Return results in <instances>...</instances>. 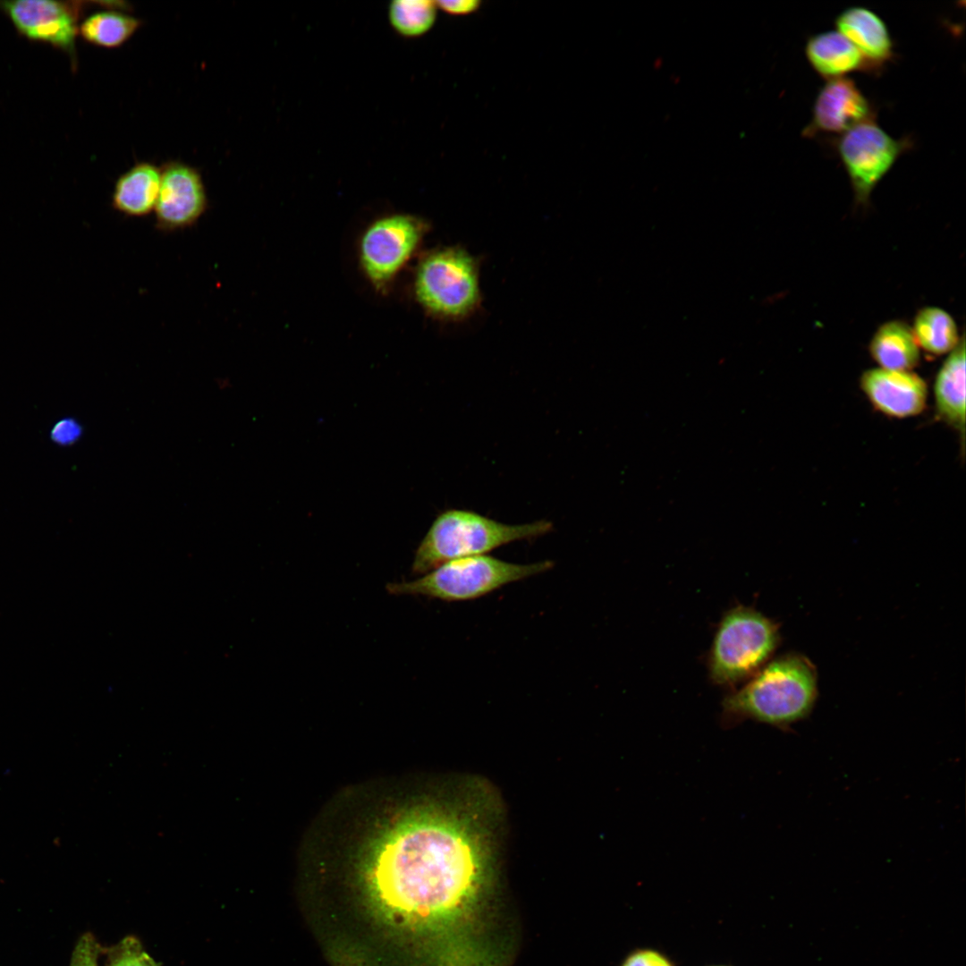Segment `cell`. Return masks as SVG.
Returning <instances> with one entry per match:
<instances>
[{"label":"cell","instance_id":"7","mask_svg":"<svg viewBox=\"0 0 966 966\" xmlns=\"http://www.w3.org/2000/svg\"><path fill=\"white\" fill-rule=\"evenodd\" d=\"M911 145L910 138L895 140L891 137L875 119L841 134L836 149L857 203L869 201L877 183Z\"/></svg>","mask_w":966,"mask_h":966},{"label":"cell","instance_id":"1","mask_svg":"<svg viewBox=\"0 0 966 966\" xmlns=\"http://www.w3.org/2000/svg\"><path fill=\"white\" fill-rule=\"evenodd\" d=\"M479 823L460 807L418 806L383 829L369 851L372 894L435 942L440 966H493L476 936L491 874Z\"/></svg>","mask_w":966,"mask_h":966},{"label":"cell","instance_id":"15","mask_svg":"<svg viewBox=\"0 0 966 966\" xmlns=\"http://www.w3.org/2000/svg\"><path fill=\"white\" fill-rule=\"evenodd\" d=\"M805 55L811 67L827 80L845 77L853 72H870L857 47L837 30L810 36Z\"/></svg>","mask_w":966,"mask_h":966},{"label":"cell","instance_id":"2","mask_svg":"<svg viewBox=\"0 0 966 966\" xmlns=\"http://www.w3.org/2000/svg\"><path fill=\"white\" fill-rule=\"evenodd\" d=\"M818 696L817 674L806 657L788 654L757 672L722 702L721 723L733 727L746 720L783 731L807 718Z\"/></svg>","mask_w":966,"mask_h":966},{"label":"cell","instance_id":"21","mask_svg":"<svg viewBox=\"0 0 966 966\" xmlns=\"http://www.w3.org/2000/svg\"><path fill=\"white\" fill-rule=\"evenodd\" d=\"M107 959V966H157L140 941L132 936L123 938L112 946L108 950Z\"/></svg>","mask_w":966,"mask_h":966},{"label":"cell","instance_id":"9","mask_svg":"<svg viewBox=\"0 0 966 966\" xmlns=\"http://www.w3.org/2000/svg\"><path fill=\"white\" fill-rule=\"evenodd\" d=\"M207 207V192L199 172L181 161L165 164L154 209L157 228L174 231L190 227Z\"/></svg>","mask_w":966,"mask_h":966},{"label":"cell","instance_id":"23","mask_svg":"<svg viewBox=\"0 0 966 966\" xmlns=\"http://www.w3.org/2000/svg\"><path fill=\"white\" fill-rule=\"evenodd\" d=\"M621 966H675L662 952L649 947L637 948L628 953Z\"/></svg>","mask_w":966,"mask_h":966},{"label":"cell","instance_id":"13","mask_svg":"<svg viewBox=\"0 0 966 966\" xmlns=\"http://www.w3.org/2000/svg\"><path fill=\"white\" fill-rule=\"evenodd\" d=\"M837 31L861 53L871 72L894 58V43L885 21L873 11L862 6L843 10L835 19Z\"/></svg>","mask_w":966,"mask_h":966},{"label":"cell","instance_id":"5","mask_svg":"<svg viewBox=\"0 0 966 966\" xmlns=\"http://www.w3.org/2000/svg\"><path fill=\"white\" fill-rule=\"evenodd\" d=\"M779 642L778 626L753 608L738 606L720 621L709 652L710 679L734 687L751 678Z\"/></svg>","mask_w":966,"mask_h":966},{"label":"cell","instance_id":"6","mask_svg":"<svg viewBox=\"0 0 966 966\" xmlns=\"http://www.w3.org/2000/svg\"><path fill=\"white\" fill-rule=\"evenodd\" d=\"M415 288L420 303L431 313L445 318H463L480 301L477 264L459 248L427 256L419 267Z\"/></svg>","mask_w":966,"mask_h":966},{"label":"cell","instance_id":"16","mask_svg":"<svg viewBox=\"0 0 966 966\" xmlns=\"http://www.w3.org/2000/svg\"><path fill=\"white\" fill-rule=\"evenodd\" d=\"M161 181V168L140 162L117 179L112 194V206L119 213L133 217L154 211Z\"/></svg>","mask_w":966,"mask_h":966},{"label":"cell","instance_id":"17","mask_svg":"<svg viewBox=\"0 0 966 966\" xmlns=\"http://www.w3.org/2000/svg\"><path fill=\"white\" fill-rule=\"evenodd\" d=\"M869 352L878 368L884 369L912 371L920 360V349L911 326L902 320L882 324L869 342Z\"/></svg>","mask_w":966,"mask_h":966},{"label":"cell","instance_id":"22","mask_svg":"<svg viewBox=\"0 0 966 966\" xmlns=\"http://www.w3.org/2000/svg\"><path fill=\"white\" fill-rule=\"evenodd\" d=\"M101 947L90 933L81 936L72 952L71 966H97Z\"/></svg>","mask_w":966,"mask_h":966},{"label":"cell","instance_id":"26","mask_svg":"<svg viewBox=\"0 0 966 966\" xmlns=\"http://www.w3.org/2000/svg\"><path fill=\"white\" fill-rule=\"evenodd\" d=\"M709 966H729V965H709Z\"/></svg>","mask_w":966,"mask_h":966},{"label":"cell","instance_id":"10","mask_svg":"<svg viewBox=\"0 0 966 966\" xmlns=\"http://www.w3.org/2000/svg\"><path fill=\"white\" fill-rule=\"evenodd\" d=\"M72 3L20 0L0 2V8L22 36L48 43L71 55L75 52L79 8Z\"/></svg>","mask_w":966,"mask_h":966},{"label":"cell","instance_id":"12","mask_svg":"<svg viewBox=\"0 0 966 966\" xmlns=\"http://www.w3.org/2000/svg\"><path fill=\"white\" fill-rule=\"evenodd\" d=\"M859 383L872 407L886 417H915L927 407L928 385L913 371L869 369L860 375Z\"/></svg>","mask_w":966,"mask_h":966},{"label":"cell","instance_id":"11","mask_svg":"<svg viewBox=\"0 0 966 966\" xmlns=\"http://www.w3.org/2000/svg\"><path fill=\"white\" fill-rule=\"evenodd\" d=\"M872 119H875L873 106L855 82L846 77L833 79L819 89L810 122L802 135L808 138L820 133L841 135Z\"/></svg>","mask_w":966,"mask_h":966},{"label":"cell","instance_id":"4","mask_svg":"<svg viewBox=\"0 0 966 966\" xmlns=\"http://www.w3.org/2000/svg\"><path fill=\"white\" fill-rule=\"evenodd\" d=\"M550 560L513 564L487 555L448 561L411 581L390 582L396 596H423L446 602L473 600L500 588L551 570Z\"/></svg>","mask_w":966,"mask_h":966},{"label":"cell","instance_id":"24","mask_svg":"<svg viewBox=\"0 0 966 966\" xmlns=\"http://www.w3.org/2000/svg\"><path fill=\"white\" fill-rule=\"evenodd\" d=\"M82 428L80 423L71 418L57 421L53 427L50 436L52 440L60 445H69L75 443L81 436Z\"/></svg>","mask_w":966,"mask_h":966},{"label":"cell","instance_id":"18","mask_svg":"<svg viewBox=\"0 0 966 966\" xmlns=\"http://www.w3.org/2000/svg\"><path fill=\"white\" fill-rule=\"evenodd\" d=\"M911 329L919 349L932 355L950 353L961 340L955 320L939 307L920 309Z\"/></svg>","mask_w":966,"mask_h":966},{"label":"cell","instance_id":"3","mask_svg":"<svg viewBox=\"0 0 966 966\" xmlns=\"http://www.w3.org/2000/svg\"><path fill=\"white\" fill-rule=\"evenodd\" d=\"M552 529V522L545 520L513 525L467 510H448L436 517L421 540L411 572L425 574L448 561L486 555L514 541L541 537Z\"/></svg>","mask_w":966,"mask_h":966},{"label":"cell","instance_id":"14","mask_svg":"<svg viewBox=\"0 0 966 966\" xmlns=\"http://www.w3.org/2000/svg\"><path fill=\"white\" fill-rule=\"evenodd\" d=\"M933 395L937 417L964 438L966 408L963 335L939 368L933 385Z\"/></svg>","mask_w":966,"mask_h":966},{"label":"cell","instance_id":"25","mask_svg":"<svg viewBox=\"0 0 966 966\" xmlns=\"http://www.w3.org/2000/svg\"><path fill=\"white\" fill-rule=\"evenodd\" d=\"M436 6L447 13L453 15L469 14L479 8L480 2L477 0L464 1H438Z\"/></svg>","mask_w":966,"mask_h":966},{"label":"cell","instance_id":"20","mask_svg":"<svg viewBox=\"0 0 966 966\" xmlns=\"http://www.w3.org/2000/svg\"><path fill=\"white\" fill-rule=\"evenodd\" d=\"M436 4L428 0H395L388 8L392 27L401 36L415 38L425 34L436 17Z\"/></svg>","mask_w":966,"mask_h":966},{"label":"cell","instance_id":"8","mask_svg":"<svg viewBox=\"0 0 966 966\" xmlns=\"http://www.w3.org/2000/svg\"><path fill=\"white\" fill-rule=\"evenodd\" d=\"M411 216H392L373 224L361 241V261L369 279L384 286L409 258L423 233Z\"/></svg>","mask_w":966,"mask_h":966},{"label":"cell","instance_id":"19","mask_svg":"<svg viewBox=\"0 0 966 966\" xmlns=\"http://www.w3.org/2000/svg\"><path fill=\"white\" fill-rule=\"evenodd\" d=\"M140 25V20L123 12L100 11L90 14L80 24L79 34L92 45L115 48L127 42Z\"/></svg>","mask_w":966,"mask_h":966}]
</instances>
